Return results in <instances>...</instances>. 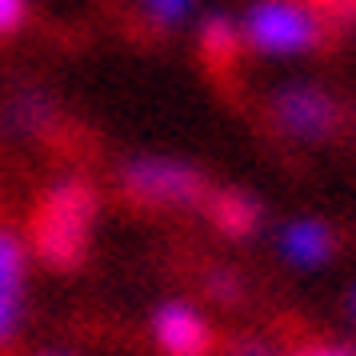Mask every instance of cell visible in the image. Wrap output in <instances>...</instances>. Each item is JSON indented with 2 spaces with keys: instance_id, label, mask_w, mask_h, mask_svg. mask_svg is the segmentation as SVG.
Returning a JSON list of instances; mask_svg holds the SVG:
<instances>
[{
  "instance_id": "7a4b0ae2",
  "label": "cell",
  "mask_w": 356,
  "mask_h": 356,
  "mask_svg": "<svg viewBox=\"0 0 356 356\" xmlns=\"http://www.w3.org/2000/svg\"><path fill=\"white\" fill-rule=\"evenodd\" d=\"M236 29L244 49L260 56H296L321 49L328 17L312 0H257Z\"/></svg>"
},
{
  "instance_id": "8992f818",
  "label": "cell",
  "mask_w": 356,
  "mask_h": 356,
  "mask_svg": "<svg viewBox=\"0 0 356 356\" xmlns=\"http://www.w3.org/2000/svg\"><path fill=\"white\" fill-rule=\"evenodd\" d=\"M212 225L228 232V236H252L260 225V204L248 193H236V188H220V193H209L204 200Z\"/></svg>"
},
{
  "instance_id": "9c48e42d",
  "label": "cell",
  "mask_w": 356,
  "mask_h": 356,
  "mask_svg": "<svg viewBox=\"0 0 356 356\" xmlns=\"http://www.w3.org/2000/svg\"><path fill=\"white\" fill-rule=\"evenodd\" d=\"M24 268H29L24 244L17 241L13 228L0 225V296L20 300V292H24Z\"/></svg>"
},
{
  "instance_id": "30bf717a",
  "label": "cell",
  "mask_w": 356,
  "mask_h": 356,
  "mask_svg": "<svg viewBox=\"0 0 356 356\" xmlns=\"http://www.w3.org/2000/svg\"><path fill=\"white\" fill-rule=\"evenodd\" d=\"M193 0H145V17L156 24V29H172L184 13H188Z\"/></svg>"
},
{
  "instance_id": "4fadbf2b",
  "label": "cell",
  "mask_w": 356,
  "mask_h": 356,
  "mask_svg": "<svg viewBox=\"0 0 356 356\" xmlns=\"http://www.w3.org/2000/svg\"><path fill=\"white\" fill-rule=\"evenodd\" d=\"M209 292H212V296H225V300H236V296H241V280L220 268V273L209 276Z\"/></svg>"
},
{
  "instance_id": "5bb4252c",
  "label": "cell",
  "mask_w": 356,
  "mask_h": 356,
  "mask_svg": "<svg viewBox=\"0 0 356 356\" xmlns=\"http://www.w3.org/2000/svg\"><path fill=\"white\" fill-rule=\"evenodd\" d=\"M292 356H356L353 348H340V344H305L296 348Z\"/></svg>"
},
{
  "instance_id": "3957f363",
  "label": "cell",
  "mask_w": 356,
  "mask_h": 356,
  "mask_svg": "<svg viewBox=\"0 0 356 356\" xmlns=\"http://www.w3.org/2000/svg\"><path fill=\"white\" fill-rule=\"evenodd\" d=\"M120 188L145 209H204L212 193L209 180L193 164L168 161V156H140L124 164Z\"/></svg>"
},
{
  "instance_id": "7c38bea8",
  "label": "cell",
  "mask_w": 356,
  "mask_h": 356,
  "mask_svg": "<svg viewBox=\"0 0 356 356\" xmlns=\"http://www.w3.org/2000/svg\"><path fill=\"white\" fill-rule=\"evenodd\" d=\"M17 321H20V300H13V296H0V344L17 332Z\"/></svg>"
},
{
  "instance_id": "2e32d148",
  "label": "cell",
  "mask_w": 356,
  "mask_h": 356,
  "mask_svg": "<svg viewBox=\"0 0 356 356\" xmlns=\"http://www.w3.org/2000/svg\"><path fill=\"white\" fill-rule=\"evenodd\" d=\"M36 356H60V353H36Z\"/></svg>"
},
{
  "instance_id": "6da1fadb",
  "label": "cell",
  "mask_w": 356,
  "mask_h": 356,
  "mask_svg": "<svg viewBox=\"0 0 356 356\" xmlns=\"http://www.w3.org/2000/svg\"><path fill=\"white\" fill-rule=\"evenodd\" d=\"M97 225V193L81 177L56 180L36 200L33 252L52 268H81L88 257V236Z\"/></svg>"
},
{
  "instance_id": "52a82bcc",
  "label": "cell",
  "mask_w": 356,
  "mask_h": 356,
  "mask_svg": "<svg viewBox=\"0 0 356 356\" xmlns=\"http://www.w3.org/2000/svg\"><path fill=\"white\" fill-rule=\"evenodd\" d=\"M280 248H284V257L292 264H324V260L332 257V232L321 225V220H296V225L284 228V236H280Z\"/></svg>"
},
{
  "instance_id": "9a60e30c",
  "label": "cell",
  "mask_w": 356,
  "mask_h": 356,
  "mask_svg": "<svg viewBox=\"0 0 356 356\" xmlns=\"http://www.w3.org/2000/svg\"><path fill=\"white\" fill-rule=\"evenodd\" d=\"M236 356H280V353H276L273 344H264V340H241Z\"/></svg>"
},
{
  "instance_id": "8fae6325",
  "label": "cell",
  "mask_w": 356,
  "mask_h": 356,
  "mask_svg": "<svg viewBox=\"0 0 356 356\" xmlns=\"http://www.w3.org/2000/svg\"><path fill=\"white\" fill-rule=\"evenodd\" d=\"M29 17V4L24 0H0V36H13Z\"/></svg>"
},
{
  "instance_id": "277c9868",
  "label": "cell",
  "mask_w": 356,
  "mask_h": 356,
  "mask_svg": "<svg viewBox=\"0 0 356 356\" xmlns=\"http://www.w3.org/2000/svg\"><path fill=\"white\" fill-rule=\"evenodd\" d=\"M273 120L284 136H296V140H324L328 132L337 129L340 108L337 100L312 88V84H289L273 97Z\"/></svg>"
},
{
  "instance_id": "ba28073f",
  "label": "cell",
  "mask_w": 356,
  "mask_h": 356,
  "mask_svg": "<svg viewBox=\"0 0 356 356\" xmlns=\"http://www.w3.org/2000/svg\"><path fill=\"white\" fill-rule=\"evenodd\" d=\"M241 29L228 17H209L200 24V52L216 72H232L236 68V56H241Z\"/></svg>"
},
{
  "instance_id": "5b68a950",
  "label": "cell",
  "mask_w": 356,
  "mask_h": 356,
  "mask_svg": "<svg viewBox=\"0 0 356 356\" xmlns=\"http://www.w3.org/2000/svg\"><path fill=\"white\" fill-rule=\"evenodd\" d=\"M156 340L168 356H209L212 328L209 321L188 305H164L156 312Z\"/></svg>"
},
{
  "instance_id": "e0dca14e",
  "label": "cell",
  "mask_w": 356,
  "mask_h": 356,
  "mask_svg": "<svg viewBox=\"0 0 356 356\" xmlns=\"http://www.w3.org/2000/svg\"><path fill=\"white\" fill-rule=\"evenodd\" d=\"M353 316H356V292H353Z\"/></svg>"
}]
</instances>
